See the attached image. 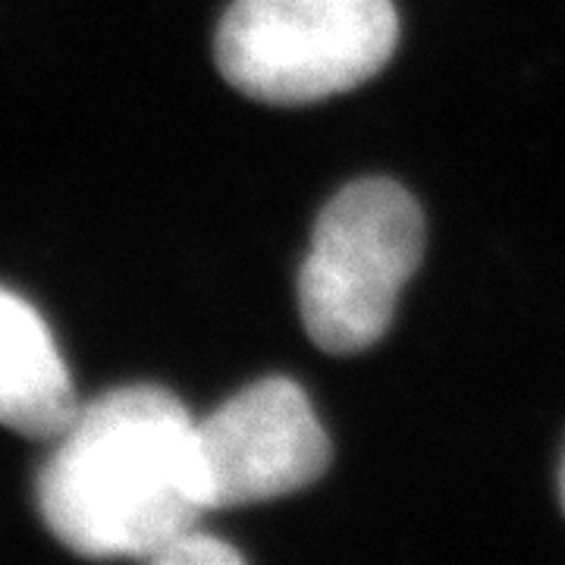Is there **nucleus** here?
<instances>
[{"label":"nucleus","instance_id":"nucleus-1","mask_svg":"<svg viewBox=\"0 0 565 565\" xmlns=\"http://www.w3.org/2000/svg\"><path fill=\"white\" fill-rule=\"evenodd\" d=\"M35 500L66 550L148 563L207 512L192 415L161 386H120L88 403L41 465Z\"/></svg>","mask_w":565,"mask_h":565},{"label":"nucleus","instance_id":"nucleus-2","mask_svg":"<svg viewBox=\"0 0 565 565\" xmlns=\"http://www.w3.org/2000/svg\"><path fill=\"white\" fill-rule=\"evenodd\" d=\"M422 255L424 217L408 189L384 177L340 189L315 223L299 270L311 343L330 355L381 343Z\"/></svg>","mask_w":565,"mask_h":565},{"label":"nucleus","instance_id":"nucleus-3","mask_svg":"<svg viewBox=\"0 0 565 565\" xmlns=\"http://www.w3.org/2000/svg\"><path fill=\"white\" fill-rule=\"evenodd\" d=\"M399 41L393 0H233L214 54L264 104H311L377 76Z\"/></svg>","mask_w":565,"mask_h":565},{"label":"nucleus","instance_id":"nucleus-4","mask_svg":"<svg viewBox=\"0 0 565 565\" xmlns=\"http://www.w3.org/2000/svg\"><path fill=\"white\" fill-rule=\"evenodd\" d=\"M204 509L264 503L305 490L330 468V437L305 390L264 377L195 422Z\"/></svg>","mask_w":565,"mask_h":565},{"label":"nucleus","instance_id":"nucleus-5","mask_svg":"<svg viewBox=\"0 0 565 565\" xmlns=\"http://www.w3.org/2000/svg\"><path fill=\"white\" fill-rule=\"evenodd\" d=\"M76 412V390L47 323L0 289V424L32 440H57Z\"/></svg>","mask_w":565,"mask_h":565},{"label":"nucleus","instance_id":"nucleus-6","mask_svg":"<svg viewBox=\"0 0 565 565\" xmlns=\"http://www.w3.org/2000/svg\"><path fill=\"white\" fill-rule=\"evenodd\" d=\"M148 563L158 565H236L243 563V553L223 544L211 534H199L195 527L173 537L170 544L161 546Z\"/></svg>","mask_w":565,"mask_h":565},{"label":"nucleus","instance_id":"nucleus-7","mask_svg":"<svg viewBox=\"0 0 565 565\" xmlns=\"http://www.w3.org/2000/svg\"><path fill=\"white\" fill-rule=\"evenodd\" d=\"M559 500H563V509H565V452H563V465H559Z\"/></svg>","mask_w":565,"mask_h":565}]
</instances>
